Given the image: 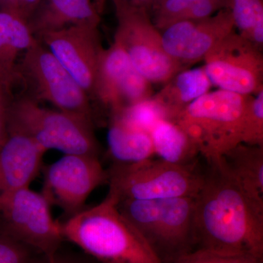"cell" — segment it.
Returning a JSON list of instances; mask_svg holds the SVG:
<instances>
[{"label":"cell","instance_id":"cell-1","mask_svg":"<svg viewBox=\"0 0 263 263\" xmlns=\"http://www.w3.org/2000/svg\"><path fill=\"white\" fill-rule=\"evenodd\" d=\"M208 165L195 197V250L263 259V210L246 195L221 159Z\"/></svg>","mask_w":263,"mask_h":263},{"label":"cell","instance_id":"cell-2","mask_svg":"<svg viewBox=\"0 0 263 263\" xmlns=\"http://www.w3.org/2000/svg\"><path fill=\"white\" fill-rule=\"evenodd\" d=\"M109 193L98 205L62 223L64 239L98 263H163L138 230L121 214Z\"/></svg>","mask_w":263,"mask_h":263},{"label":"cell","instance_id":"cell-3","mask_svg":"<svg viewBox=\"0 0 263 263\" xmlns=\"http://www.w3.org/2000/svg\"><path fill=\"white\" fill-rule=\"evenodd\" d=\"M117 208L163 263L195 250V197L118 200Z\"/></svg>","mask_w":263,"mask_h":263},{"label":"cell","instance_id":"cell-4","mask_svg":"<svg viewBox=\"0 0 263 263\" xmlns=\"http://www.w3.org/2000/svg\"><path fill=\"white\" fill-rule=\"evenodd\" d=\"M251 96L222 89L209 91L174 122L191 138L208 163L214 162L242 143L243 115Z\"/></svg>","mask_w":263,"mask_h":263},{"label":"cell","instance_id":"cell-5","mask_svg":"<svg viewBox=\"0 0 263 263\" xmlns=\"http://www.w3.org/2000/svg\"><path fill=\"white\" fill-rule=\"evenodd\" d=\"M7 123L8 132L28 137L46 152L99 157L92 123L74 114L42 108L28 95L10 101Z\"/></svg>","mask_w":263,"mask_h":263},{"label":"cell","instance_id":"cell-6","mask_svg":"<svg viewBox=\"0 0 263 263\" xmlns=\"http://www.w3.org/2000/svg\"><path fill=\"white\" fill-rule=\"evenodd\" d=\"M107 172L108 192L118 200L195 197L204 178L197 162L177 165L154 157L133 164H112Z\"/></svg>","mask_w":263,"mask_h":263},{"label":"cell","instance_id":"cell-7","mask_svg":"<svg viewBox=\"0 0 263 263\" xmlns=\"http://www.w3.org/2000/svg\"><path fill=\"white\" fill-rule=\"evenodd\" d=\"M117 27L114 36L132 64L151 84H165L183 66L164 51L161 32L150 18L149 12L127 0H111Z\"/></svg>","mask_w":263,"mask_h":263},{"label":"cell","instance_id":"cell-8","mask_svg":"<svg viewBox=\"0 0 263 263\" xmlns=\"http://www.w3.org/2000/svg\"><path fill=\"white\" fill-rule=\"evenodd\" d=\"M17 81L27 84L36 101L43 100L58 110L93 124L91 100L51 51L37 40L24 52L16 69Z\"/></svg>","mask_w":263,"mask_h":263},{"label":"cell","instance_id":"cell-9","mask_svg":"<svg viewBox=\"0 0 263 263\" xmlns=\"http://www.w3.org/2000/svg\"><path fill=\"white\" fill-rule=\"evenodd\" d=\"M51 206L42 193L30 187L15 190L0 200V228L38 253H54L65 239L62 223L53 219Z\"/></svg>","mask_w":263,"mask_h":263},{"label":"cell","instance_id":"cell-10","mask_svg":"<svg viewBox=\"0 0 263 263\" xmlns=\"http://www.w3.org/2000/svg\"><path fill=\"white\" fill-rule=\"evenodd\" d=\"M42 170L41 193L50 205L61 209L67 218L84 209L92 192L108 183L107 170L104 169L97 156L64 155Z\"/></svg>","mask_w":263,"mask_h":263},{"label":"cell","instance_id":"cell-11","mask_svg":"<svg viewBox=\"0 0 263 263\" xmlns=\"http://www.w3.org/2000/svg\"><path fill=\"white\" fill-rule=\"evenodd\" d=\"M204 70L219 89L242 95L263 90L262 50L235 32L230 33L204 57Z\"/></svg>","mask_w":263,"mask_h":263},{"label":"cell","instance_id":"cell-12","mask_svg":"<svg viewBox=\"0 0 263 263\" xmlns=\"http://www.w3.org/2000/svg\"><path fill=\"white\" fill-rule=\"evenodd\" d=\"M89 97L95 100L99 60L103 51L98 27L76 26L37 36Z\"/></svg>","mask_w":263,"mask_h":263},{"label":"cell","instance_id":"cell-13","mask_svg":"<svg viewBox=\"0 0 263 263\" xmlns=\"http://www.w3.org/2000/svg\"><path fill=\"white\" fill-rule=\"evenodd\" d=\"M152 95V84L135 68L117 43L103 48L99 60L95 100L110 110V117Z\"/></svg>","mask_w":263,"mask_h":263},{"label":"cell","instance_id":"cell-14","mask_svg":"<svg viewBox=\"0 0 263 263\" xmlns=\"http://www.w3.org/2000/svg\"><path fill=\"white\" fill-rule=\"evenodd\" d=\"M229 7L202 20H183L161 33L164 51L186 69L203 60L218 43L234 31Z\"/></svg>","mask_w":263,"mask_h":263},{"label":"cell","instance_id":"cell-15","mask_svg":"<svg viewBox=\"0 0 263 263\" xmlns=\"http://www.w3.org/2000/svg\"><path fill=\"white\" fill-rule=\"evenodd\" d=\"M46 152L28 137L8 132L0 146V200L15 190L29 187L43 168Z\"/></svg>","mask_w":263,"mask_h":263},{"label":"cell","instance_id":"cell-16","mask_svg":"<svg viewBox=\"0 0 263 263\" xmlns=\"http://www.w3.org/2000/svg\"><path fill=\"white\" fill-rule=\"evenodd\" d=\"M100 22L92 0H42L27 24L35 37L76 26L98 27Z\"/></svg>","mask_w":263,"mask_h":263},{"label":"cell","instance_id":"cell-17","mask_svg":"<svg viewBox=\"0 0 263 263\" xmlns=\"http://www.w3.org/2000/svg\"><path fill=\"white\" fill-rule=\"evenodd\" d=\"M37 41L27 22L0 10V89L10 100L13 99L12 90L17 81L19 57Z\"/></svg>","mask_w":263,"mask_h":263},{"label":"cell","instance_id":"cell-18","mask_svg":"<svg viewBox=\"0 0 263 263\" xmlns=\"http://www.w3.org/2000/svg\"><path fill=\"white\" fill-rule=\"evenodd\" d=\"M221 159L246 195L263 210V146L240 143Z\"/></svg>","mask_w":263,"mask_h":263},{"label":"cell","instance_id":"cell-19","mask_svg":"<svg viewBox=\"0 0 263 263\" xmlns=\"http://www.w3.org/2000/svg\"><path fill=\"white\" fill-rule=\"evenodd\" d=\"M212 86L203 66L185 69L167 81L153 97L167 112L168 120L174 121L190 104L209 92Z\"/></svg>","mask_w":263,"mask_h":263},{"label":"cell","instance_id":"cell-20","mask_svg":"<svg viewBox=\"0 0 263 263\" xmlns=\"http://www.w3.org/2000/svg\"><path fill=\"white\" fill-rule=\"evenodd\" d=\"M155 155L159 159L177 165L197 162L198 148L186 132L174 121L161 120L149 133Z\"/></svg>","mask_w":263,"mask_h":263},{"label":"cell","instance_id":"cell-21","mask_svg":"<svg viewBox=\"0 0 263 263\" xmlns=\"http://www.w3.org/2000/svg\"><path fill=\"white\" fill-rule=\"evenodd\" d=\"M107 143L113 164L136 163L155 156L149 133L131 129L116 119H110Z\"/></svg>","mask_w":263,"mask_h":263},{"label":"cell","instance_id":"cell-22","mask_svg":"<svg viewBox=\"0 0 263 263\" xmlns=\"http://www.w3.org/2000/svg\"><path fill=\"white\" fill-rule=\"evenodd\" d=\"M229 8L238 34L262 51V0H230Z\"/></svg>","mask_w":263,"mask_h":263},{"label":"cell","instance_id":"cell-23","mask_svg":"<svg viewBox=\"0 0 263 263\" xmlns=\"http://www.w3.org/2000/svg\"><path fill=\"white\" fill-rule=\"evenodd\" d=\"M110 119L136 130L150 133L152 128L161 120H168L167 112L152 95L146 100L129 105Z\"/></svg>","mask_w":263,"mask_h":263},{"label":"cell","instance_id":"cell-24","mask_svg":"<svg viewBox=\"0 0 263 263\" xmlns=\"http://www.w3.org/2000/svg\"><path fill=\"white\" fill-rule=\"evenodd\" d=\"M242 143L263 146V90L249 99L242 129Z\"/></svg>","mask_w":263,"mask_h":263},{"label":"cell","instance_id":"cell-25","mask_svg":"<svg viewBox=\"0 0 263 263\" xmlns=\"http://www.w3.org/2000/svg\"><path fill=\"white\" fill-rule=\"evenodd\" d=\"M41 254L0 228V263H34Z\"/></svg>","mask_w":263,"mask_h":263},{"label":"cell","instance_id":"cell-26","mask_svg":"<svg viewBox=\"0 0 263 263\" xmlns=\"http://www.w3.org/2000/svg\"><path fill=\"white\" fill-rule=\"evenodd\" d=\"M173 263H263V259L249 254H223L197 249Z\"/></svg>","mask_w":263,"mask_h":263},{"label":"cell","instance_id":"cell-27","mask_svg":"<svg viewBox=\"0 0 263 263\" xmlns=\"http://www.w3.org/2000/svg\"><path fill=\"white\" fill-rule=\"evenodd\" d=\"M199 0H165L154 13L153 23L162 31L171 24L179 22L184 13Z\"/></svg>","mask_w":263,"mask_h":263},{"label":"cell","instance_id":"cell-28","mask_svg":"<svg viewBox=\"0 0 263 263\" xmlns=\"http://www.w3.org/2000/svg\"><path fill=\"white\" fill-rule=\"evenodd\" d=\"M230 0H199L184 13L180 21L209 18L219 10L228 8Z\"/></svg>","mask_w":263,"mask_h":263},{"label":"cell","instance_id":"cell-29","mask_svg":"<svg viewBox=\"0 0 263 263\" xmlns=\"http://www.w3.org/2000/svg\"><path fill=\"white\" fill-rule=\"evenodd\" d=\"M42 0H0V10H8L28 22Z\"/></svg>","mask_w":263,"mask_h":263},{"label":"cell","instance_id":"cell-30","mask_svg":"<svg viewBox=\"0 0 263 263\" xmlns=\"http://www.w3.org/2000/svg\"><path fill=\"white\" fill-rule=\"evenodd\" d=\"M34 263H95L92 259H85L76 254L62 252L60 249L48 255L41 254Z\"/></svg>","mask_w":263,"mask_h":263},{"label":"cell","instance_id":"cell-31","mask_svg":"<svg viewBox=\"0 0 263 263\" xmlns=\"http://www.w3.org/2000/svg\"><path fill=\"white\" fill-rule=\"evenodd\" d=\"M8 136L7 111L0 113V146L4 143Z\"/></svg>","mask_w":263,"mask_h":263},{"label":"cell","instance_id":"cell-32","mask_svg":"<svg viewBox=\"0 0 263 263\" xmlns=\"http://www.w3.org/2000/svg\"><path fill=\"white\" fill-rule=\"evenodd\" d=\"M127 1L137 7L144 8L148 12L152 11V0H127Z\"/></svg>","mask_w":263,"mask_h":263},{"label":"cell","instance_id":"cell-33","mask_svg":"<svg viewBox=\"0 0 263 263\" xmlns=\"http://www.w3.org/2000/svg\"><path fill=\"white\" fill-rule=\"evenodd\" d=\"M10 101H11V100H10L5 95V93L0 89V113L7 111V109H8Z\"/></svg>","mask_w":263,"mask_h":263},{"label":"cell","instance_id":"cell-34","mask_svg":"<svg viewBox=\"0 0 263 263\" xmlns=\"http://www.w3.org/2000/svg\"><path fill=\"white\" fill-rule=\"evenodd\" d=\"M164 0H152V11L155 13L156 10L158 9L161 5L164 3Z\"/></svg>","mask_w":263,"mask_h":263},{"label":"cell","instance_id":"cell-35","mask_svg":"<svg viewBox=\"0 0 263 263\" xmlns=\"http://www.w3.org/2000/svg\"><path fill=\"white\" fill-rule=\"evenodd\" d=\"M97 1H98V8H100V7H101L102 3H103V0H97Z\"/></svg>","mask_w":263,"mask_h":263},{"label":"cell","instance_id":"cell-36","mask_svg":"<svg viewBox=\"0 0 263 263\" xmlns=\"http://www.w3.org/2000/svg\"><path fill=\"white\" fill-rule=\"evenodd\" d=\"M95 263H98V262H95Z\"/></svg>","mask_w":263,"mask_h":263},{"label":"cell","instance_id":"cell-37","mask_svg":"<svg viewBox=\"0 0 263 263\" xmlns=\"http://www.w3.org/2000/svg\"><path fill=\"white\" fill-rule=\"evenodd\" d=\"M164 1H165V0H164Z\"/></svg>","mask_w":263,"mask_h":263}]
</instances>
